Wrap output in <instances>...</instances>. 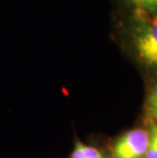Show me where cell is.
<instances>
[{
  "mask_svg": "<svg viewBox=\"0 0 157 158\" xmlns=\"http://www.w3.org/2000/svg\"><path fill=\"white\" fill-rule=\"evenodd\" d=\"M71 158H104L102 153L95 147L86 145L82 142H76Z\"/></svg>",
  "mask_w": 157,
  "mask_h": 158,
  "instance_id": "277c9868",
  "label": "cell"
},
{
  "mask_svg": "<svg viewBox=\"0 0 157 158\" xmlns=\"http://www.w3.org/2000/svg\"><path fill=\"white\" fill-rule=\"evenodd\" d=\"M116 28L123 49L132 59L157 77V16L119 10Z\"/></svg>",
  "mask_w": 157,
  "mask_h": 158,
  "instance_id": "6da1fadb",
  "label": "cell"
},
{
  "mask_svg": "<svg viewBox=\"0 0 157 158\" xmlns=\"http://www.w3.org/2000/svg\"><path fill=\"white\" fill-rule=\"evenodd\" d=\"M146 106L151 122L157 124V77H154V80L150 86Z\"/></svg>",
  "mask_w": 157,
  "mask_h": 158,
  "instance_id": "5b68a950",
  "label": "cell"
},
{
  "mask_svg": "<svg viewBox=\"0 0 157 158\" xmlns=\"http://www.w3.org/2000/svg\"><path fill=\"white\" fill-rule=\"evenodd\" d=\"M148 132L150 135V142L145 158H157V124L152 122L150 123Z\"/></svg>",
  "mask_w": 157,
  "mask_h": 158,
  "instance_id": "8992f818",
  "label": "cell"
},
{
  "mask_svg": "<svg viewBox=\"0 0 157 158\" xmlns=\"http://www.w3.org/2000/svg\"><path fill=\"white\" fill-rule=\"evenodd\" d=\"M150 142L149 132L134 129L121 136L113 144L114 158H145Z\"/></svg>",
  "mask_w": 157,
  "mask_h": 158,
  "instance_id": "7a4b0ae2",
  "label": "cell"
},
{
  "mask_svg": "<svg viewBox=\"0 0 157 158\" xmlns=\"http://www.w3.org/2000/svg\"><path fill=\"white\" fill-rule=\"evenodd\" d=\"M119 10L138 11L157 16V0H114Z\"/></svg>",
  "mask_w": 157,
  "mask_h": 158,
  "instance_id": "3957f363",
  "label": "cell"
}]
</instances>
